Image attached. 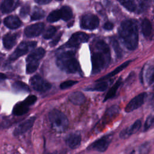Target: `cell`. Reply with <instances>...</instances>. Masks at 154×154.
<instances>
[{
  "instance_id": "1",
  "label": "cell",
  "mask_w": 154,
  "mask_h": 154,
  "mask_svg": "<svg viewBox=\"0 0 154 154\" xmlns=\"http://www.w3.org/2000/svg\"><path fill=\"white\" fill-rule=\"evenodd\" d=\"M119 34L126 48L134 50L138 43V30L135 22L131 20H125L122 22Z\"/></svg>"
},
{
  "instance_id": "2",
  "label": "cell",
  "mask_w": 154,
  "mask_h": 154,
  "mask_svg": "<svg viewBox=\"0 0 154 154\" xmlns=\"http://www.w3.org/2000/svg\"><path fill=\"white\" fill-rule=\"evenodd\" d=\"M97 51L91 57L92 73H97L108 65L110 61V51L108 46L102 40L96 42Z\"/></svg>"
},
{
  "instance_id": "3",
  "label": "cell",
  "mask_w": 154,
  "mask_h": 154,
  "mask_svg": "<svg viewBox=\"0 0 154 154\" xmlns=\"http://www.w3.org/2000/svg\"><path fill=\"white\" fill-rule=\"evenodd\" d=\"M75 52L67 51L60 54L57 58L58 67L68 73H75L79 70V63L74 58Z\"/></svg>"
},
{
  "instance_id": "4",
  "label": "cell",
  "mask_w": 154,
  "mask_h": 154,
  "mask_svg": "<svg viewBox=\"0 0 154 154\" xmlns=\"http://www.w3.org/2000/svg\"><path fill=\"white\" fill-rule=\"evenodd\" d=\"M49 120L52 128L58 132H64L69 126L67 117L61 111L54 109L49 113Z\"/></svg>"
},
{
  "instance_id": "5",
  "label": "cell",
  "mask_w": 154,
  "mask_h": 154,
  "mask_svg": "<svg viewBox=\"0 0 154 154\" xmlns=\"http://www.w3.org/2000/svg\"><path fill=\"white\" fill-rule=\"evenodd\" d=\"M37 45V42H23L17 46V48L15 49L13 53L8 58L9 61H14L17 59L20 56H22L26 54L29 49H31L35 47Z\"/></svg>"
},
{
  "instance_id": "6",
  "label": "cell",
  "mask_w": 154,
  "mask_h": 154,
  "mask_svg": "<svg viewBox=\"0 0 154 154\" xmlns=\"http://www.w3.org/2000/svg\"><path fill=\"white\" fill-rule=\"evenodd\" d=\"M99 24V18L93 14H85L81 20V27L84 29H94L97 28Z\"/></svg>"
},
{
  "instance_id": "7",
  "label": "cell",
  "mask_w": 154,
  "mask_h": 154,
  "mask_svg": "<svg viewBox=\"0 0 154 154\" xmlns=\"http://www.w3.org/2000/svg\"><path fill=\"white\" fill-rule=\"evenodd\" d=\"M29 82L32 88L39 92H45L51 88V84L38 75L32 76Z\"/></svg>"
},
{
  "instance_id": "8",
  "label": "cell",
  "mask_w": 154,
  "mask_h": 154,
  "mask_svg": "<svg viewBox=\"0 0 154 154\" xmlns=\"http://www.w3.org/2000/svg\"><path fill=\"white\" fill-rule=\"evenodd\" d=\"M112 135L111 134L103 136L102 137L100 138L99 139L90 145V148L92 150H96L100 152H105L108 147L112 140Z\"/></svg>"
},
{
  "instance_id": "9",
  "label": "cell",
  "mask_w": 154,
  "mask_h": 154,
  "mask_svg": "<svg viewBox=\"0 0 154 154\" xmlns=\"http://www.w3.org/2000/svg\"><path fill=\"white\" fill-rule=\"evenodd\" d=\"M88 35L82 32H77L73 34L69 41L64 45L65 48H73L79 46L82 43H85L88 41Z\"/></svg>"
},
{
  "instance_id": "10",
  "label": "cell",
  "mask_w": 154,
  "mask_h": 154,
  "mask_svg": "<svg viewBox=\"0 0 154 154\" xmlns=\"http://www.w3.org/2000/svg\"><path fill=\"white\" fill-rule=\"evenodd\" d=\"M146 96L147 94L146 93H141L136 96L127 104L125 108V111L126 112H130L140 108L144 103Z\"/></svg>"
},
{
  "instance_id": "11",
  "label": "cell",
  "mask_w": 154,
  "mask_h": 154,
  "mask_svg": "<svg viewBox=\"0 0 154 154\" xmlns=\"http://www.w3.org/2000/svg\"><path fill=\"white\" fill-rule=\"evenodd\" d=\"M35 117H32L25 120V121L20 123L17 126H16L13 131V134L15 136L20 135L26 131H28L33 125Z\"/></svg>"
},
{
  "instance_id": "12",
  "label": "cell",
  "mask_w": 154,
  "mask_h": 154,
  "mask_svg": "<svg viewBox=\"0 0 154 154\" xmlns=\"http://www.w3.org/2000/svg\"><path fill=\"white\" fill-rule=\"evenodd\" d=\"M44 23H37L27 26L25 29V34L28 37H34L39 35L44 29Z\"/></svg>"
},
{
  "instance_id": "13",
  "label": "cell",
  "mask_w": 154,
  "mask_h": 154,
  "mask_svg": "<svg viewBox=\"0 0 154 154\" xmlns=\"http://www.w3.org/2000/svg\"><path fill=\"white\" fill-rule=\"evenodd\" d=\"M141 125V122L140 120H136L132 125L128 128L123 129L120 133V137L122 139H126L131 136L132 134L136 133Z\"/></svg>"
},
{
  "instance_id": "14",
  "label": "cell",
  "mask_w": 154,
  "mask_h": 154,
  "mask_svg": "<svg viewBox=\"0 0 154 154\" xmlns=\"http://www.w3.org/2000/svg\"><path fill=\"white\" fill-rule=\"evenodd\" d=\"M19 4V0H4L1 5V10L3 13H8L13 11Z\"/></svg>"
},
{
  "instance_id": "15",
  "label": "cell",
  "mask_w": 154,
  "mask_h": 154,
  "mask_svg": "<svg viewBox=\"0 0 154 154\" xmlns=\"http://www.w3.org/2000/svg\"><path fill=\"white\" fill-rule=\"evenodd\" d=\"M45 54V51L42 48H38L31 52L26 58V61L28 63H39V60L43 58Z\"/></svg>"
},
{
  "instance_id": "16",
  "label": "cell",
  "mask_w": 154,
  "mask_h": 154,
  "mask_svg": "<svg viewBox=\"0 0 154 154\" xmlns=\"http://www.w3.org/2000/svg\"><path fill=\"white\" fill-rule=\"evenodd\" d=\"M81 141V135L78 132L70 134L66 138V143L71 149H75L78 147L80 145Z\"/></svg>"
},
{
  "instance_id": "17",
  "label": "cell",
  "mask_w": 154,
  "mask_h": 154,
  "mask_svg": "<svg viewBox=\"0 0 154 154\" xmlns=\"http://www.w3.org/2000/svg\"><path fill=\"white\" fill-rule=\"evenodd\" d=\"M4 25L8 28L14 29L19 28L21 25V21L16 16H9L4 20Z\"/></svg>"
},
{
  "instance_id": "18",
  "label": "cell",
  "mask_w": 154,
  "mask_h": 154,
  "mask_svg": "<svg viewBox=\"0 0 154 154\" xmlns=\"http://www.w3.org/2000/svg\"><path fill=\"white\" fill-rule=\"evenodd\" d=\"M29 106L25 100L17 103L13 107V114L15 116H22L26 113L29 110Z\"/></svg>"
},
{
  "instance_id": "19",
  "label": "cell",
  "mask_w": 154,
  "mask_h": 154,
  "mask_svg": "<svg viewBox=\"0 0 154 154\" xmlns=\"http://www.w3.org/2000/svg\"><path fill=\"white\" fill-rule=\"evenodd\" d=\"M131 63V61H125V63H122L120 66H119V67H117V68H116L113 71H112L111 72L108 73L107 75H106L105 76L98 79L97 80V82H100V81H103L105 79H108L112 76H114V75H116V74L119 73V72H120L121 71H122L125 68H126L129 64V63Z\"/></svg>"
},
{
  "instance_id": "20",
  "label": "cell",
  "mask_w": 154,
  "mask_h": 154,
  "mask_svg": "<svg viewBox=\"0 0 154 154\" xmlns=\"http://www.w3.org/2000/svg\"><path fill=\"white\" fill-rule=\"evenodd\" d=\"M17 38L16 34H7L3 37V45L5 48L10 49L16 43Z\"/></svg>"
},
{
  "instance_id": "21",
  "label": "cell",
  "mask_w": 154,
  "mask_h": 154,
  "mask_svg": "<svg viewBox=\"0 0 154 154\" xmlns=\"http://www.w3.org/2000/svg\"><path fill=\"white\" fill-rule=\"evenodd\" d=\"M69 99L73 104L79 105L84 102L85 98L84 95L81 92L76 91L72 93L69 96Z\"/></svg>"
},
{
  "instance_id": "22",
  "label": "cell",
  "mask_w": 154,
  "mask_h": 154,
  "mask_svg": "<svg viewBox=\"0 0 154 154\" xmlns=\"http://www.w3.org/2000/svg\"><path fill=\"white\" fill-rule=\"evenodd\" d=\"M121 82H122V79H121V78H120L116 82V83L111 87V88L109 90V91H108V93H106V96L105 97L104 101H106L108 99H109L115 96V94H116V93L119 87H120V85L121 84Z\"/></svg>"
},
{
  "instance_id": "23",
  "label": "cell",
  "mask_w": 154,
  "mask_h": 154,
  "mask_svg": "<svg viewBox=\"0 0 154 154\" xmlns=\"http://www.w3.org/2000/svg\"><path fill=\"white\" fill-rule=\"evenodd\" d=\"M61 19L64 21L69 20L73 16L72 9L69 6H63L60 10Z\"/></svg>"
},
{
  "instance_id": "24",
  "label": "cell",
  "mask_w": 154,
  "mask_h": 154,
  "mask_svg": "<svg viewBox=\"0 0 154 154\" xmlns=\"http://www.w3.org/2000/svg\"><path fill=\"white\" fill-rule=\"evenodd\" d=\"M152 26L150 20L144 19L141 23V31L144 36H149L152 32Z\"/></svg>"
},
{
  "instance_id": "25",
  "label": "cell",
  "mask_w": 154,
  "mask_h": 154,
  "mask_svg": "<svg viewBox=\"0 0 154 154\" xmlns=\"http://www.w3.org/2000/svg\"><path fill=\"white\" fill-rule=\"evenodd\" d=\"M12 88L16 91L29 92L30 91V89L28 85L22 81L14 82L12 85Z\"/></svg>"
},
{
  "instance_id": "26",
  "label": "cell",
  "mask_w": 154,
  "mask_h": 154,
  "mask_svg": "<svg viewBox=\"0 0 154 154\" xmlns=\"http://www.w3.org/2000/svg\"><path fill=\"white\" fill-rule=\"evenodd\" d=\"M125 8L130 11H134L136 5L134 0H117Z\"/></svg>"
},
{
  "instance_id": "27",
  "label": "cell",
  "mask_w": 154,
  "mask_h": 154,
  "mask_svg": "<svg viewBox=\"0 0 154 154\" xmlns=\"http://www.w3.org/2000/svg\"><path fill=\"white\" fill-rule=\"evenodd\" d=\"M111 43L112 46V48L116 54V56L117 58H121L122 56V49L119 45V42L114 38H111Z\"/></svg>"
},
{
  "instance_id": "28",
  "label": "cell",
  "mask_w": 154,
  "mask_h": 154,
  "mask_svg": "<svg viewBox=\"0 0 154 154\" xmlns=\"http://www.w3.org/2000/svg\"><path fill=\"white\" fill-rule=\"evenodd\" d=\"M44 16H45V11L39 8H35L31 16V20L33 21V20H39L42 19Z\"/></svg>"
},
{
  "instance_id": "29",
  "label": "cell",
  "mask_w": 154,
  "mask_h": 154,
  "mask_svg": "<svg viewBox=\"0 0 154 154\" xmlns=\"http://www.w3.org/2000/svg\"><path fill=\"white\" fill-rule=\"evenodd\" d=\"M61 19L60 10H54L51 12L47 17V20L49 22H55Z\"/></svg>"
},
{
  "instance_id": "30",
  "label": "cell",
  "mask_w": 154,
  "mask_h": 154,
  "mask_svg": "<svg viewBox=\"0 0 154 154\" xmlns=\"http://www.w3.org/2000/svg\"><path fill=\"white\" fill-rule=\"evenodd\" d=\"M108 87V84L106 82L103 81H100L99 82L98 84H96L94 87L92 88H88L87 90H90V91H105Z\"/></svg>"
},
{
  "instance_id": "31",
  "label": "cell",
  "mask_w": 154,
  "mask_h": 154,
  "mask_svg": "<svg viewBox=\"0 0 154 154\" xmlns=\"http://www.w3.org/2000/svg\"><path fill=\"white\" fill-rule=\"evenodd\" d=\"M146 79L149 85L154 82V67H149L146 73Z\"/></svg>"
},
{
  "instance_id": "32",
  "label": "cell",
  "mask_w": 154,
  "mask_h": 154,
  "mask_svg": "<svg viewBox=\"0 0 154 154\" xmlns=\"http://www.w3.org/2000/svg\"><path fill=\"white\" fill-rule=\"evenodd\" d=\"M56 31H57V29L55 27L51 26L46 29V31L44 33V34H43L44 38L49 39V38H52L55 34Z\"/></svg>"
},
{
  "instance_id": "33",
  "label": "cell",
  "mask_w": 154,
  "mask_h": 154,
  "mask_svg": "<svg viewBox=\"0 0 154 154\" xmlns=\"http://www.w3.org/2000/svg\"><path fill=\"white\" fill-rule=\"evenodd\" d=\"M38 64L39 63H27L26 67V72L28 74L34 72L38 68Z\"/></svg>"
},
{
  "instance_id": "34",
  "label": "cell",
  "mask_w": 154,
  "mask_h": 154,
  "mask_svg": "<svg viewBox=\"0 0 154 154\" xmlns=\"http://www.w3.org/2000/svg\"><path fill=\"white\" fill-rule=\"evenodd\" d=\"M154 126V115L152 116H149L146 121V123L144 124V129L147 130L149 128H150L151 126Z\"/></svg>"
},
{
  "instance_id": "35",
  "label": "cell",
  "mask_w": 154,
  "mask_h": 154,
  "mask_svg": "<svg viewBox=\"0 0 154 154\" xmlns=\"http://www.w3.org/2000/svg\"><path fill=\"white\" fill-rule=\"evenodd\" d=\"M78 82L75 81H72V80H69V81H66L63 82V83H61L60 84V88L61 89H66L67 88H69L72 86H73V85H75V84H76Z\"/></svg>"
},
{
  "instance_id": "36",
  "label": "cell",
  "mask_w": 154,
  "mask_h": 154,
  "mask_svg": "<svg viewBox=\"0 0 154 154\" xmlns=\"http://www.w3.org/2000/svg\"><path fill=\"white\" fill-rule=\"evenodd\" d=\"M29 10H30V8H29V5H28V4H25L20 9V14L21 16L22 17H25L26 16H27L29 12Z\"/></svg>"
},
{
  "instance_id": "37",
  "label": "cell",
  "mask_w": 154,
  "mask_h": 154,
  "mask_svg": "<svg viewBox=\"0 0 154 154\" xmlns=\"http://www.w3.org/2000/svg\"><path fill=\"white\" fill-rule=\"evenodd\" d=\"M24 100L26 102V103L28 105L30 106V105L34 104L36 102L37 97L34 95H30V96H28Z\"/></svg>"
},
{
  "instance_id": "38",
  "label": "cell",
  "mask_w": 154,
  "mask_h": 154,
  "mask_svg": "<svg viewBox=\"0 0 154 154\" xmlns=\"http://www.w3.org/2000/svg\"><path fill=\"white\" fill-rule=\"evenodd\" d=\"M149 150V144L144 143L140 147V152L141 154H146Z\"/></svg>"
},
{
  "instance_id": "39",
  "label": "cell",
  "mask_w": 154,
  "mask_h": 154,
  "mask_svg": "<svg viewBox=\"0 0 154 154\" xmlns=\"http://www.w3.org/2000/svg\"><path fill=\"white\" fill-rule=\"evenodd\" d=\"M61 35H62V33H60L57 37H55V38L50 43V45H51V46H55V45L58 43L60 39L61 38Z\"/></svg>"
},
{
  "instance_id": "40",
  "label": "cell",
  "mask_w": 154,
  "mask_h": 154,
  "mask_svg": "<svg viewBox=\"0 0 154 154\" xmlns=\"http://www.w3.org/2000/svg\"><path fill=\"white\" fill-rule=\"evenodd\" d=\"M103 28H104L105 30L109 31V30H111V29L113 28L114 25H113V24H112L111 22H107L105 23V24L103 25Z\"/></svg>"
},
{
  "instance_id": "41",
  "label": "cell",
  "mask_w": 154,
  "mask_h": 154,
  "mask_svg": "<svg viewBox=\"0 0 154 154\" xmlns=\"http://www.w3.org/2000/svg\"><path fill=\"white\" fill-rule=\"evenodd\" d=\"M37 3L41 4V5H43V4H48L49 2H50L51 1V0H34Z\"/></svg>"
},
{
  "instance_id": "42",
  "label": "cell",
  "mask_w": 154,
  "mask_h": 154,
  "mask_svg": "<svg viewBox=\"0 0 154 154\" xmlns=\"http://www.w3.org/2000/svg\"><path fill=\"white\" fill-rule=\"evenodd\" d=\"M6 78L7 77L4 74L0 73V81H2L3 80H4L5 79H6Z\"/></svg>"
},
{
  "instance_id": "43",
  "label": "cell",
  "mask_w": 154,
  "mask_h": 154,
  "mask_svg": "<svg viewBox=\"0 0 154 154\" xmlns=\"http://www.w3.org/2000/svg\"><path fill=\"white\" fill-rule=\"evenodd\" d=\"M152 106L153 109H154V101L153 102V103H152Z\"/></svg>"
},
{
  "instance_id": "44",
  "label": "cell",
  "mask_w": 154,
  "mask_h": 154,
  "mask_svg": "<svg viewBox=\"0 0 154 154\" xmlns=\"http://www.w3.org/2000/svg\"><path fill=\"white\" fill-rule=\"evenodd\" d=\"M1 58L0 57V64H1Z\"/></svg>"
},
{
  "instance_id": "45",
  "label": "cell",
  "mask_w": 154,
  "mask_h": 154,
  "mask_svg": "<svg viewBox=\"0 0 154 154\" xmlns=\"http://www.w3.org/2000/svg\"><path fill=\"white\" fill-rule=\"evenodd\" d=\"M57 1H61V0H57Z\"/></svg>"
},
{
  "instance_id": "46",
  "label": "cell",
  "mask_w": 154,
  "mask_h": 154,
  "mask_svg": "<svg viewBox=\"0 0 154 154\" xmlns=\"http://www.w3.org/2000/svg\"><path fill=\"white\" fill-rule=\"evenodd\" d=\"M153 90H154V87H153Z\"/></svg>"
}]
</instances>
